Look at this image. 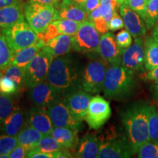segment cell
I'll use <instances>...</instances> for the list:
<instances>
[{
	"label": "cell",
	"mask_w": 158,
	"mask_h": 158,
	"mask_svg": "<svg viewBox=\"0 0 158 158\" xmlns=\"http://www.w3.org/2000/svg\"><path fill=\"white\" fill-rule=\"evenodd\" d=\"M124 27V21L122 18L118 14L116 10L114 11L113 16L110 19L109 24H108V29L111 31H115L118 29H121Z\"/></svg>",
	"instance_id": "cell-41"
},
{
	"label": "cell",
	"mask_w": 158,
	"mask_h": 158,
	"mask_svg": "<svg viewBox=\"0 0 158 158\" xmlns=\"http://www.w3.org/2000/svg\"><path fill=\"white\" fill-rule=\"evenodd\" d=\"M152 94L153 98L155 99V102H157V105L158 106V84H155L153 85L152 86Z\"/></svg>",
	"instance_id": "cell-48"
},
{
	"label": "cell",
	"mask_w": 158,
	"mask_h": 158,
	"mask_svg": "<svg viewBox=\"0 0 158 158\" xmlns=\"http://www.w3.org/2000/svg\"><path fill=\"white\" fill-rule=\"evenodd\" d=\"M24 4L19 2L0 8V29L10 27L24 21Z\"/></svg>",
	"instance_id": "cell-18"
},
{
	"label": "cell",
	"mask_w": 158,
	"mask_h": 158,
	"mask_svg": "<svg viewBox=\"0 0 158 158\" xmlns=\"http://www.w3.org/2000/svg\"><path fill=\"white\" fill-rule=\"evenodd\" d=\"M0 30L5 35L6 40L13 53L34 44L39 39L37 33L25 20L10 27Z\"/></svg>",
	"instance_id": "cell-6"
},
{
	"label": "cell",
	"mask_w": 158,
	"mask_h": 158,
	"mask_svg": "<svg viewBox=\"0 0 158 158\" xmlns=\"http://www.w3.org/2000/svg\"><path fill=\"white\" fill-rule=\"evenodd\" d=\"M25 126L26 119L24 114L19 108H15L10 115L4 122L0 130L6 135L16 136Z\"/></svg>",
	"instance_id": "cell-23"
},
{
	"label": "cell",
	"mask_w": 158,
	"mask_h": 158,
	"mask_svg": "<svg viewBox=\"0 0 158 158\" xmlns=\"http://www.w3.org/2000/svg\"><path fill=\"white\" fill-rule=\"evenodd\" d=\"M144 40L141 37H135L134 43L123 51L122 65L134 72H144L145 57H144Z\"/></svg>",
	"instance_id": "cell-11"
},
{
	"label": "cell",
	"mask_w": 158,
	"mask_h": 158,
	"mask_svg": "<svg viewBox=\"0 0 158 158\" xmlns=\"http://www.w3.org/2000/svg\"><path fill=\"white\" fill-rule=\"evenodd\" d=\"M37 35H38L39 39H40L44 43L45 45L51 40H52L55 37H56L57 35H59V32L56 27L51 23L43 32L39 33Z\"/></svg>",
	"instance_id": "cell-40"
},
{
	"label": "cell",
	"mask_w": 158,
	"mask_h": 158,
	"mask_svg": "<svg viewBox=\"0 0 158 158\" xmlns=\"http://www.w3.org/2000/svg\"><path fill=\"white\" fill-rule=\"evenodd\" d=\"M145 78L151 81L158 84V66L156 68L148 70L147 73H145Z\"/></svg>",
	"instance_id": "cell-45"
},
{
	"label": "cell",
	"mask_w": 158,
	"mask_h": 158,
	"mask_svg": "<svg viewBox=\"0 0 158 158\" xmlns=\"http://www.w3.org/2000/svg\"><path fill=\"white\" fill-rule=\"evenodd\" d=\"M111 115L109 102L102 97H92L89 105L85 121L90 129L98 130L103 126Z\"/></svg>",
	"instance_id": "cell-9"
},
{
	"label": "cell",
	"mask_w": 158,
	"mask_h": 158,
	"mask_svg": "<svg viewBox=\"0 0 158 158\" xmlns=\"http://www.w3.org/2000/svg\"><path fill=\"white\" fill-rule=\"evenodd\" d=\"M149 106L147 102H137L122 114V123L134 154L137 153L143 144L150 141Z\"/></svg>",
	"instance_id": "cell-2"
},
{
	"label": "cell",
	"mask_w": 158,
	"mask_h": 158,
	"mask_svg": "<svg viewBox=\"0 0 158 158\" xmlns=\"http://www.w3.org/2000/svg\"><path fill=\"white\" fill-rule=\"evenodd\" d=\"M86 0H62V4H70V5H76L81 6Z\"/></svg>",
	"instance_id": "cell-47"
},
{
	"label": "cell",
	"mask_w": 158,
	"mask_h": 158,
	"mask_svg": "<svg viewBox=\"0 0 158 158\" xmlns=\"http://www.w3.org/2000/svg\"><path fill=\"white\" fill-rule=\"evenodd\" d=\"M65 149L56 138L51 135H44L37 143L34 149L44 152H54Z\"/></svg>",
	"instance_id": "cell-28"
},
{
	"label": "cell",
	"mask_w": 158,
	"mask_h": 158,
	"mask_svg": "<svg viewBox=\"0 0 158 158\" xmlns=\"http://www.w3.org/2000/svg\"><path fill=\"white\" fill-rule=\"evenodd\" d=\"M25 19L35 32H43L54 21L55 7L53 5L29 1L24 4Z\"/></svg>",
	"instance_id": "cell-5"
},
{
	"label": "cell",
	"mask_w": 158,
	"mask_h": 158,
	"mask_svg": "<svg viewBox=\"0 0 158 158\" xmlns=\"http://www.w3.org/2000/svg\"><path fill=\"white\" fill-rule=\"evenodd\" d=\"M135 72L125 67H108L103 84L104 94L114 100H124L133 94L136 86Z\"/></svg>",
	"instance_id": "cell-3"
},
{
	"label": "cell",
	"mask_w": 158,
	"mask_h": 158,
	"mask_svg": "<svg viewBox=\"0 0 158 158\" xmlns=\"http://www.w3.org/2000/svg\"><path fill=\"white\" fill-rule=\"evenodd\" d=\"M101 141L95 135L86 134L79 140L76 157L80 158H96L100 152Z\"/></svg>",
	"instance_id": "cell-21"
},
{
	"label": "cell",
	"mask_w": 158,
	"mask_h": 158,
	"mask_svg": "<svg viewBox=\"0 0 158 158\" xmlns=\"http://www.w3.org/2000/svg\"><path fill=\"white\" fill-rule=\"evenodd\" d=\"M117 2L115 0H100V11L102 19L105 20L108 25L113 16L114 11L116 10Z\"/></svg>",
	"instance_id": "cell-35"
},
{
	"label": "cell",
	"mask_w": 158,
	"mask_h": 158,
	"mask_svg": "<svg viewBox=\"0 0 158 158\" xmlns=\"http://www.w3.org/2000/svg\"><path fill=\"white\" fill-rule=\"evenodd\" d=\"M27 124L35 128L44 135H51L54 127L46 110L37 106L31 108L29 110L27 115Z\"/></svg>",
	"instance_id": "cell-17"
},
{
	"label": "cell",
	"mask_w": 158,
	"mask_h": 158,
	"mask_svg": "<svg viewBox=\"0 0 158 158\" xmlns=\"http://www.w3.org/2000/svg\"><path fill=\"white\" fill-rule=\"evenodd\" d=\"M121 16L123 19L124 27L133 37H141L147 33V27L143 19L131 10L125 2L119 7Z\"/></svg>",
	"instance_id": "cell-16"
},
{
	"label": "cell",
	"mask_w": 158,
	"mask_h": 158,
	"mask_svg": "<svg viewBox=\"0 0 158 158\" xmlns=\"http://www.w3.org/2000/svg\"><path fill=\"white\" fill-rule=\"evenodd\" d=\"M22 0H0V8L21 2Z\"/></svg>",
	"instance_id": "cell-46"
},
{
	"label": "cell",
	"mask_w": 158,
	"mask_h": 158,
	"mask_svg": "<svg viewBox=\"0 0 158 158\" xmlns=\"http://www.w3.org/2000/svg\"><path fill=\"white\" fill-rule=\"evenodd\" d=\"M115 1L117 2V4L118 5H121L122 4L126 2V0H115Z\"/></svg>",
	"instance_id": "cell-50"
},
{
	"label": "cell",
	"mask_w": 158,
	"mask_h": 158,
	"mask_svg": "<svg viewBox=\"0 0 158 158\" xmlns=\"http://www.w3.org/2000/svg\"><path fill=\"white\" fill-rule=\"evenodd\" d=\"M149 136L150 141L158 143V109L149 106Z\"/></svg>",
	"instance_id": "cell-34"
},
{
	"label": "cell",
	"mask_w": 158,
	"mask_h": 158,
	"mask_svg": "<svg viewBox=\"0 0 158 158\" xmlns=\"http://www.w3.org/2000/svg\"><path fill=\"white\" fill-rule=\"evenodd\" d=\"M115 40L117 44L122 48H127L130 46L133 43L132 35L127 29L118 31L115 36Z\"/></svg>",
	"instance_id": "cell-39"
},
{
	"label": "cell",
	"mask_w": 158,
	"mask_h": 158,
	"mask_svg": "<svg viewBox=\"0 0 158 158\" xmlns=\"http://www.w3.org/2000/svg\"><path fill=\"white\" fill-rule=\"evenodd\" d=\"M52 23L58 29L59 34L74 36L76 34L81 23L68 19H59L52 21Z\"/></svg>",
	"instance_id": "cell-29"
},
{
	"label": "cell",
	"mask_w": 158,
	"mask_h": 158,
	"mask_svg": "<svg viewBox=\"0 0 158 158\" xmlns=\"http://www.w3.org/2000/svg\"><path fill=\"white\" fill-rule=\"evenodd\" d=\"M15 108L11 96L0 92V127Z\"/></svg>",
	"instance_id": "cell-32"
},
{
	"label": "cell",
	"mask_w": 158,
	"mask_h": 158,
	"mask_svg": "<svg viewBox=\"0 0 158 158\" xmlns=\"http://www.w3.org/2000/svg\"><path fill=\"white\" fill-rule=\"evenodd\" d=\"M88 15L82 6L70 4H62L55 8L54 21L59 19H68L82 23L87 20Z\"/></svg>",
	"instance_id": "cell-19"
},
{
	"label": "cell",
	"mask_w": 158,
	"mask_h": 158,
	"mask_svg": "<svg viewBox=\"0 0 158 158\" xmlns=\"http://www.w3.org/2000/svg\"><path fill=\"white\" fill-rule=\"evenodd\" d=\"M54 127H68L79 130L81 128V122H79L70 112L67 105L61 98L46 109Z\"/></svg>",
	"instance_id": "cell-10"
},
{
	"label": "cell",
	"mask_w": 158,
	"mask_h": 158,
	"mask_svg": "<svg viewBox=\"0 0 158 158\" xmlns=\"http://www.w3.org/2000/svg\"><path fill=\"white\" fill-rule=\"evenodd\" d=\"M43 136L44 135L35 128L29 125H26L19 132L16 137L19 144L22 145L29 152L36 147L37 143Z\"/></svg>",
	"instance_id": "cell-25"
},
{
	"label": "cell",
	"mask_w": 158,
	"mask_h": 158,
	"mask_svg": "<svg viewBox=\"0 0 158 158\" xmlns=\"http://www.w3.org/2000/svg\"><path fill=\"white\" fill-rule=\"evenodd\" d=\"M29 1H33V2H36L37 0H29Z\"/></svg>",
	"instance_id": "cell-52"
},
{
	"label": "cell",
	"mask_w": 158,
	"mask_h": 158,
	"mask_svg": "<svg viewBox=\"0 0 158 158\" xmlns=\"http://www.w3.org/2000/svg\"><path fill=\"white\" fill-rule=\"evenodd\" d=\"M78 130L68 127H54L51 135L56 138L65 149H72L78 146Z\"/></svg>",
	"instance_id": "cell-24"
},
{
	"label": "cell",
	"mask_w": 158,
	"mask_h": 158,
	"mask_svg": "<svg viewBox=\"0 0 158 158\" xmlns=\"http://www.w3.org/2000/svg\"><path fill=\"white\" fill-rule=\"evenodd\" d=\"M134 155L127 138H113L101 142L98 158H128Z\"/></svg>",
	"instance_id": "cell-12"
},
{
	"label": "cell",
	"mask_w": 158,
	"mask_h": 158,
	"mask_svg": "<svg viewBox=\"0 0 158 158\" xmlns=\"http://www.w3.org/2000/svg\"><path fill=\"white\" fill-rule=\"evenodd\" d=\"M2 73H3V71L0 70V78H1V76H2Z\"/></svg>",
	"instance_id": "cell-51"
},
{
	"label": "cell",
	"mask_w": 158,
	"mask_h": 158,
	"mask_svg": "<svg viewBox=\"0 0 158 158\" xmlns=\"http://www.w3.org/2000/svg\"><path fill=\"white\" fill-rule=\"evenodd\" d=\"M44 47V43L40 39H38V40L34 44L13 53L11 64L24 68L31 59L36 56L37 53L40 52Z\"/></svg>",
	"instance_id": "cell-22"
},
{
	"label": "cell",
	"mask_w": 158,
	"mask_h": 158,
	"mask_svg": "<svg viewBox=\"0 0 158 158\" xmlns=\"http://www.w3.org/2000/svg\"><path fill=\"white\" fill-rule=\"evenodd\" d=\"M100 32L88 20L81 23L73 36V51L86 55L99 54Z\"/></svg>",
	"instance_id": "cell-7"
},
{
	"label": "cell",
	"mask_w": 158,
	"mask_h": 158,
	"mask_svg": "<svg viewBox=\"0 0 158 158\" xmlns=\"http://www.w3.org/2000/svg\"><path fill=\"white\" fill-rule=\"evenodd\" d=\"M13 51L9 46L5 35L0 30V70H5L11 64Z\"/></svg>",
	"instance_id": "cell-27"
},
{
	"label": "cell",
	"mask_w": 158,
	"mask_h": 158,
	"mask_svg": "<svg viewBox=\"0 0 158 158\" xmlns=\"http://www.w3.org/2000/svg\"><path fill=\"white\" fill-rule=\"evenodd\" d=\"M152 35L158 40V25L155 26V29H154V30H153Z\"/></svg>",
	"instance_id": "cell-49"
},
{
	"label": "cell",
	"mask_w": 158,
	"mask_h": 158,
	"mask_svg": "<svg viewBox=\"0 0 158 158\" xmlns=\"http://www.w3.org/2000/svg\"><path fill=\"white\" fill-rule=\"evenodd\" d=\"M143 46L145 68L150 70L158 66V40L152 35H149L144 40Z\"/></svg>",
	"instance_id": "cell-26"
},
{
	"label": "cell",
	"mask_w": 158,
	"mask_h": 158,
	"mask_svg": "<svg viewBox=\"0 0 158 158\" xmlns=\"http://www.w3.org/2000/svg\"><path fill=\"white\" fill-rule=\"evenodd\" d=\"M54 56L43 48L24 68V83L31 89L47 81L48 70Z\"/></svg>",
	"instance_id": "cell-4"
},
{
	"label": "cell",
	"mask_w": 158,
	"mask_h": 158,
	"mask_svg": "<svg viewBox=\"0 0 158 158\" xmlns=\"http://www.w3.org/2000/svg\"><path fill=\"white\" fill-rule=\"evenodd\" d=\"M92 95L82 89L73 91L64 96L63 100L70 112L79 122L85 120Z\"/></svg>",
	"instance_id": "cell-15"
},
{
	"label": "cell",
	"mask_w": 158,
	"mask_h": 158,
	"mask_svg": "<svg viewBox=\"0 0 158 158\" xmlns=\"http://www.w3.org/2000/svg\"><path fill=\"white\" fill-rule=\"evenodd\" d=\"M21 90L18 87L16 84L11 78L2 73V76L0 78V92L5 94L12 95L18 93Z\"/></svg>",
	"instance_id": "cell-37"
},
{
	"label": "cell",
	"mask_w": 158,
	"mask_h": 158,
	"mask_svg": "<svg viewBox=\"0 0 158 158\" xmlns=\"http://www.w3.org/2000/svg\"><path fill=\"white\" fill-rule=\"evenodd\" d=\"M58 1H60V0H58Z\"/></svg>",
	"instance_id": "cell-55"
},
{
	"label": "cell",
	"mask_w": 158,
	"mask_h": 158,
	"mask_svg": "<svg viewBox=\"0 0 158 158\" xmlns=\"http://www.w3.org/2000/svg\"><path fill=\"white\" fill-rule=\"evenodd\" d=\"M43 48L54 57L68 54L73 51V36L59 34L51 40Z\"/></svg>",
	"instance_id": "cell-20"
},
{
	"label": "cell",
	"mask_w": 158,
	"mask_h": 158,
	"mask_svg": "<svg viewBox=\"0 0 158 158\" xmlns=\"http://www.w3.org/2000/svg\"><path fill=\"white\" fill-rule=\"evenodd\" d=\"M139 158H158V143L149 141L139 148L137 152Z\"/></svg>",
	"instance_id": "cell-36"
},
{
	"label": "cell",
	"mask_w": 158,
	"mask_h": 158,
	"mask_svg": "<svg viewBox=\"0 0 158 158\" xmlns=\"http://www.w3.org/2000/svg\"><path fill=\"white\" fill-rule=\"evenodd\" d=\"M3 74L11 78L16 84L20 90L22 89L23 86H25L24 68L10 64L5 70H3Z\"/></svg>",
	"instance_id": "cell-33"
},
{
	"label": "cell",
	"mask_w": 158,
	"mask_h": 158,
	"mask_svg": "<svg viewBox=\"0 0 158 158\" xmlns=\"http://www.w3.org/2000/svg\"><path fill=\"white\" fill-rule=\"evenodd\" d=\"M143 21L147 28L149 29L156 25L158 21V0H149L147 2Z\"/></svg>",
	"instance_id": "cell-31"
},
{
	"label": "cell",
	"mask_w": 158,
	"mask_h": 158,
	"mask_svg": "<svg viewBox=\"0 0 158 158\" xmlns=\"http://www.w3.org/2000/svg\"><path fill=\"white\" fill-rule=\"evenodd\" d=\"M82 74L78 63L70 54L54 57L47 81L64 97L81 89Z\"/></svg>",
	"instance_id": "cell-1"
},
{
	"label": "cell",
	"mask_w": 158,
	"mask_h": 158,
	"mask_svg": "<svg viewBox=\"0 0 158 158\" xmlns=\"http://www.w3.org/2000/svg\"><path fill=\"white\" fill-rule=\"evenodd\" d=\"M108 65L103 59L94 60L86 65L82 74L81 89L89 93H99L103 84Z\"/></svg>",
	"instance_id": "cell-8"
},
{
	"label": "cell",
	"mask_w": 158,
	"mask_h": 158,
	"mask_svg": "<svg viewBox=\"0 0 158 158\" xmlns=\"http://www.w3.org/2000/svg\"><path fill=\"white\" fill-rule=\"evenodd\" d=\"M27 157L29 158H57L56 152H44L39 150L32 149L28 152Z\"/></svg>",
	"instance_id": "cell-42"
},
{
	"label": "cell",
	"mask_w": 158,
	"mask_h": 158,
	"mask_svg": "<svg viewBox=\"0 0 158 158\" xmlns=\"http://www.w3.org/2000/svg\"><path fill=\"white\" fill-rule=\"evenodd\" d=\"M100 5V0H86L81 5L85 10L89 13Z\"/></svg>",
	"instance_id": "cell-44"
},
{
	"label": "cell",
	"mask_w": 158,
	"mask_h": 158,
	"mask_svg": "<svg viewBox=\"0 0 158 158\" xmlns=\"http://www.w3.org/2000/svg\"><path fill=\"white\" fill-rule=\"evenodd\" d=\"M62 97L48 81L31 88L30 90L31 101L37 107L45 110L62 98Z\"/></svg>",
	"instance_id": "cell-14"
},
{
	"label": "cell",
	"mask_w": 158,
	"mask_h": 158,
	"mask_svg": "<svg viewBox=\"0 0 158 158\" xmlns=\"http://www.w3.org/2000/svg\"><path fill=\"white\" fill-rule=\"evenodd\" d=\"M125 3L130 9L137 13L143 20L147 10V0H126Z\"/></svg>",
	"instance_id": "cell-38"
},
{
	"label": "cell",
	"mask_w": 158,
	"mask_h": 158,
	"mask_svg": "<svg viewBox=\"0 0 158 158\" xmlns=\"http://www.w3.org/2000/svg\"><path fill=\"white\" fill-rule=\"evenodd\" d=\"M19 145L16 136L0 135V158H9L10 153Z\"/></svg>",
	"instance_id": "cell-30"
},
{
	"label": "cell",
	"mask_w": 158,
	"mask_h": 158,
	"mask_svg": "<svg viewBox=\"0 0 158 158\" xmlns=\"http://www.w3.org/2000/svg\"><path fill=\"white\" fill-rule=\"evenodd\" d=\"M28 151L22 145H19L10 153L9 158H24L27 157Z\"/></svg>",
	"instance_id": "cell-43"
},
{
	"label": "cell",
	"mask_w": 158,
	"mask_h": 158,
	"mask_svg": "<svg viewBox=\"0 0 158 158\" xmlns=\"http://www.w3.org/2000/svg\"><path fill=\"white\" fill-rule=\"evenodd\" d=\"M124 50L117 44L113 33L106 32L100 36L99 55L109 66L122 64Z\"/></svg>",
	"instance_id": "cell-13"
},
{
	"label": "cell",
	"mask_w": 158,
	"mask_h": 158,
	"mask_svg": "<svg viewBox=\"0 0 158 158\" xmlns=\"http://www.w3.org/2000/svg\"><path fill=\"white\" fill-rule=\"evenodd\" d=\"M157 25H158V21H157Z\"/></svg>",
	"instance_id": "cell-54"
},
{
	"label": "cell",
	"mask_w": 158,
	"mask_h": 158,
	"mask_svg": "<svg viewBox=\"0 0 158 158\" xmlns=\"http://www.w3.org/2000/svg\"><path fill=\"white\" fill-rule=\"evenodd\" d=\"M148 1H149V0H147V2H148Z\"/></svg>",
	"instance_id": "cell-53"
}]
</instances>
